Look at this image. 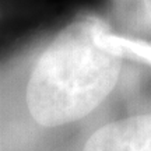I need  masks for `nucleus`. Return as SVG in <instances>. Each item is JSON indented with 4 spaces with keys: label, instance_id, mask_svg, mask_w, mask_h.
<instances>
[{
    "label": "nucleus",
    "instance_id": "1",
    "mask_svg": "<svg viewBox=\"0 0 151 151\" xmlns=\"http://www.w3.org/2000/svg\"><path fill=\"white\" fill-rule=\"evenodd\" d=\"M122 49L106 25L81 17L52 39L34 66L27 106L37 123L56 127L87 116L120 74Z\"/></svg>",
    "mask_w": 151,
    "mask_h": 151
},
{
    "label": "nucleus",
    "instance_id": "2",
    "mask_svg": "<svg viewBox=\"0 0 151 151\" xmlns=\"http://www.w3.org/2000/svg\"><path fill=\"white\" fill-rule=\"evenodd\" d=\"M83 151H151V115H139L102 126Z\"/></svg>",
    "mask_w": 151,
    "mask_h": 151
},
{
    "label": "nucleus",
    "instance_id": "3",
    "mask_svg": "<svg viewBox=\"0 0 151 151\" xmlns=\"http://www.w3.org/2000/svg\"><path fill=\"white\" fill-rule=\"evenodd\" d=\"M120 27L134 35H151V0H112Z\"/></svg>",
    "mask_w": 151,
    "mask_h": 151
}]
</instances>
